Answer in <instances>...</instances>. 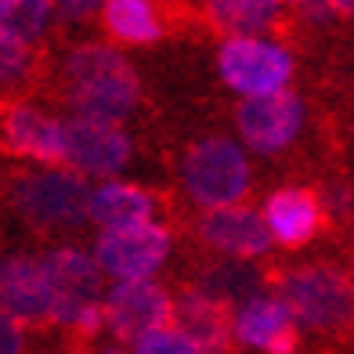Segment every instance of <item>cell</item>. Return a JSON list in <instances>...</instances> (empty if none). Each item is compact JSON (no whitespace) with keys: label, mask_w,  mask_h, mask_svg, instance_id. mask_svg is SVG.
I'll return each instance as SVG.
<instances>
[{"label":"cell","mask_w":354,"mask_h":354,"mask_svg":"<svg viewBox=\"0 0 354 354\" xmlns=\"http://www.w3.org/2000/svg\"><path fill=\"white\" fill-rule=\"evenodd\" d=\"M8 203L26 224H33L40 232H76L87 221L91 181L62 167L26 170L11 177Z\"/></svg>","instance_id":"obj_3"},{"label":"cell","mask_w":354,"mask_h":354,"mask_svg":"<svg viewBox=\"0 0 354 354\" xmlns=\"http://www.w3.org/2000/svg\"><path fill=\"white\" fill-rule=\"evenodd\" d=\"M282 308L289 311L293 326L333 333L347 329L354 322V282L333 268H297L279 279Z\"/></svg>","instance_id":"obj_4"},{"label":"cell","mask_w":354,"mask_h":354,"mask_svg":"<svg viewBox=\"0 0 354 354\" xmlns=\"http://www.w3.org/2000/svg\"><path fill=\"white\" fill-rule=\"evenodd\" d=\"M0 149L33 163L58 167L62 163V120L47 116L33 105L0 109Z\"/></svg>","instance_id":"obj_12"},{"label":"cell","mask_w":354,"mask_h":354,"mask_svg":"<svg viewBox=\"0 0 354 354\" xmlns=\"http://www.w3.org/2000/svg\"><path fill=\"white\" fill-rule=\"evenodd\" d=\"M214 26H221L228 37H261L279 22V4L271 0H217L206 8Z\"/></svg>","instance_id":"obj_19"},{"label":"cell","mask_w":354,"mask_h":354,"mask_svg":"<svg viewBox=\"0 0 354 354\" xmlns=\"http://www.w3.org/2000/svg\"><path fill=\"white\" fill-rule=\"evenodd\" d=\"M47 22H51V4L47 0H0V40L33 47Z\"/></svg>","instance_id":"obj_20"},{"label":"cell","mask_w":354,"mask_h":354,"mask_svg":"<svg viewBox=\"0 0 354 354\" xmlns=\"http://www.w3.org/2000/svg\"><path fill=\"white\" fill-rule=\"evenodd\" d=\"M336 11H344V15H354V4H333Z\"/></svg>","instance_id":"obj_25"},{"label":"cell","mask_w":354,"mask_h":354,"mask_svg":"<svg viewBox=\"0 0 354 354\" xmlns=\"http://www.w3.org/2000/svg\"><path fill=\"white\" fill-rule=\"evenodd\" d=\"M102 19L109 33L123 44H156L163 37L156 8L145 0H109L102 8Z\"/></svg>","instance_id":"obj_18"},{"label":"cell","mask_w":354,"mask_h":354,"mask_svg":"<svg viewBox=\"0 0 354 354\" xmlns=\"http://www.w3.org/2000/svg\"><path fill=\"white\" fill-rule=\"evenodd\" d=\"M94 264L116 282H149L170 257V232L159 224L127 232H102L94 239Z\"/></svg>","instance_id":"obj_8"},{"label":"cell","mask_w":354,"mask_h":354,"mask_svg":"<svg viewBox=\"0 0 354 354\" xmlns=\"http://www.w3.org/2000/svg\"><path fill=\"white\" fill-rule=\"evenodd\" d=\"M304 120H308L304 98L289 87L279 94H268V98H243L235 109V127L243 141L253 152H264V156L289 149L304 131Z\"/></svg>","instance_id":"obj_9"},{"label":"cell","mask_w":354,"mask_h":354,"mask_svg":"<svg viewBox=\"0 0 354 354\" xmlns=\"http://www.w3.org/2000/svg\"><path fill=\"white\" fill-rule=\"evenodd\" d=\"M134 354H199V351L185 333L167 326V329H156L149 336H141V340L134 344Z\"/></svg>","instance_id":"obj_22"},{"label":"cell","mask_w":354,"mask_h":354,"mask_svg":"<svg viewBox=\"0 0 354 354\" xmlns=\"http://www.w3.org/2000/svg\"><path fill=\"white\" fill-rule=\"evenodd\" d=\"M33 69V51L22 44H11V40H0V87H15L22 84Z\"/></svg>","instance_id":"obj_21"},{"label":"cell","mask_w":354,"mask_h":354,"mask_svg":"<svg viewBox=\"0 0 354 354\" xmlns=\"http://www.w3.org/2000/svg\"><path fill=\"white\" fill-rule=\"evenodd\" d=\"M181 181L203 210L239 206L250 192V159L232 138H206L188 149Z\"/></svg>","instance_id":"obj_5"},{"label":"cell","mask_w":354,"mask_h":354,"mask_svg":"<svg viewBox=\"0 0 354 354\" xmlns=\"http://www.w3.org/2000/svg\"><path fill=\"white\" fill-rule=\"evenodd\" d=\"M170 311L174 300L163 286L149 282H116L112 289H105L102 300V322L120 336V340H141L156 329L170 326Z\"/></svg>","instance_id":"obj_10"},{"label":"cell","mask_w":354,"mask_h":354,"mask_svg":"<svg viewBox=\"0 0 354 354\" xmlns=\"http://www.w3.org/2000/svg\"><path fill=\"white\" fill-rule=\"evenodd\" d=\"M199 239L210 250L235 257V261H253L271 250V235L264 228V217L250 206H224V210H206L199 221Z\"/></svg>","instance_id":"obj_14"},{"label":"cell","mask_w":354,"mask_h":354,"mask_svg":"<svg viewBox=\"0 0 354 354\" xmlns=\"http://www.w3.org/2000/svg\"><path fill=\"white\" fill-rule=\"evenodd\" d=\"M170 326L177 333H185L196 351H221L224 340H228V315H224L221 300L217 297H206V293H185L181 300H174V311H170Z\"/></svg>","instance_id":"obj_17"},{"label":"cell","mask_w":354,"mask_h":354,"mask_svg":"<svg viewBox=\"0 0 354 354\" xmlns=\"http://www.w3.org/2000/svg\"><path fill=\"white\" fill-rule=\"evenodd\" d=\"M0 354H26V336L11 318L0 315Z\"/></svg>","instance_id":"obj_23"},{"label":"cell","mask_w":354,"mask_h":354,"mask_svg":"<svg viewBox=\"0 0 354 354\" xmlns=\"http://www.w3.org/2000/svg\"><path fill=\"white\" fill-rule=\"evenodd\" d=\"M228 329L239 344L268 351V354H293L297 351V326L275 293H253L243 300Z\"/></svg>","instance_id":"obj_13"},{"label":"cell","mask_w":354,"mask_h":354,"mask_svg":"<svg viewBox=\"0 0 354 354\" xmlns=\"http://www.w3.org/2000/svg\"><path fill=\"white\" fill-rule=\"evenodd\" d=\"M217 69L235 94L243 98H268L286 91L293 80V55L282 44L264 37H228L217 51Z\"/></svg>","instance_id":"obj_6"},{"label":"cell","mask_w":354,"mask_h":354,"mask_svg":"<svg viewBox=\"0 0 354 354\" xmlns=\"http://www.w3.org/2000/svg\"><path fill=\"white\" fill-rule=\"evenodd\" d=\"M109 354H120V351H109Z\"/></svg>","instance_id":"obj_26"},{"label":"cell","mask_w":354,"mask_h":354,"mask_svg":"<svg viewBox=\"0 0 354 354\" xmlns=\"http://www.w3.org/2000/svg\"><path fill=\"white\" fill-rule=\"evenodd\" d=\"M94 11H102L98 4H51V15H58L62 22H73V19H87V15H94Z\"/></svg>","instance_id":"obj_24"},{"label":"cell","mask_w":354,"mask_h":354,"mask_svg":"<svg viewBox=\"0 0 354 354\" xmlns=\"http://www.w3.org/2000/svg\"><path fill=\"white\" fill-rule=\"evenodd\" d=\"M0 315L15 326H44L51 322V293H47L44 264L33 253L0 257Z\"/></svg>","instance_id":"obj_11"},{"label":"cell","mask_w":354,"mask_h":354,"mask_svg":"<svg viewBox=\"0 0 354 354\" xmlns=\"http://www.w3.org/2000/svg\"><path fill=\"white\" fill-rule=\"evenodd\" d=\"M156 214H159V199L141 185L105 181L98 188H91L87 221H94L102 232L145 228V224H156Z\"/></svg>","instance_id":"obj_15"},{"label":"cell","mask_w":354,"mask_h":354,"mask_svg":"<svg viewBox=\"0 0 354 354\" xmlns=\"http://www.w3.org/2000/svg\"><path fill=\"white\" fill-rule=\"evenodd\" d=\"M66 80V102L69 116L76 120H102V123H123L138 105V76L116 47L105 44H84L66 58L62 66Z\"/></svg>","instance_id":"obj_1"},{"label":"cell","mask_w":354,"mask_h":354,"mask_svg":"<svg viewBox=\"0 0 354 354\" xmlns=\"http://www.w3.org/2000/svg\"><path fill=\"white\" fill-rule=\"evenodd\" d=\"M131 134L123 123H102V120H62V170L76 177H102L112 181L127 163H131Z\"/></svg>","instance_id":"obj_7"},{"label":"cell","mask_w":354,"mask_h":354,"mask_svg":"<svg viewBox=\"0 0 354 354\" xmlns=\"http://www.w3.org/2000/svg\"><path fill=\"white\" fill-rule=\"evenodd\" d=\"M264 228L271 243H282L289 250L308 246L322 228V206L308 188H282L264 206Z\"/></svg>","instance_id":"obj_16"},{"label":"cell","mask_w":354,"mask_h":354,"mask_svg":"<svg viewBox=\"0 0 354 354\" xmlns=\"http://www.w3.org/2000/svg\"><path fill=\"white\" fill-rule=\"evenodd\" d=\"M47 293H51V322L76 333H98L102 322V300H105V275L94 264L87 250L58 246L40 257Z\"/></svg>","instance_id":"obj_2"}]
</instances>
